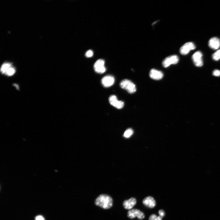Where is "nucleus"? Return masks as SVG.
Returning <instances> with one entry per match:
<instances>
[{"instance_id":"obj_4","label":"nucleus","mask_w":220,"mask_h":220,"mask_svg":"<svg viewBox=\"0 0 220 220\" xmlns=\"http://www.w3.org/2000/svg\"><path fill=\"white\" fill-rule=\"evenodd\" d=\"M127 216L131 219H133L137 217L140 220L142 219L145 217L144 213L136 209L130 210L127 212Z\"/></svg>"},{"instance_id":"obj_6","label":"nucleus","mask_w":220,"mask_h":220,"mask_svg":"<svg viewBox=\"0 0 220 220\" xmlns=\"http://www.w3.org/2000/svg\"><path fill=\"white\" fill-rule=\"evenodd\" d=\"M109 101L111 105L118 109L122 108L124 106V102L118 100L115 95H111L109 98Z\"/></svg>"},{"instance_id":"obj_7","label":"nucleus","mask_w":220,"mask_h":220,"mask_svg":"<svg viewBox=\"0 0 220 220\" xmlns=\"http://www.w3.org/2000/svg\"><path fill=\"white\" fill-rule=\"evenodd\" d=\"M196 48L195 46L192 42H187L184 44L180 49V52L183 55L187 54L191 50H193Z\"/></svg>"},{"instance_id":"obj_21","label":"nucleus","mask_w":220,"mask_h":220,"mask_svg":"<svg viewBox=\"0 0 220 220\" xmlns=\"http://www.w3.org/2000/svg\"><path fill=\"white\" fill-rule=\"evenodd\" d=\"M213 74L215 76H220V71L218 70H215L213 71Z\"/></svg>"},{"instance_id":"obj_14","label":"nucleus","mask_w":220,"mask_h":220,"mask_svg":"<svg viewBox=\"0 0 220 220\" xmlns=\"http://www.w3.org/2000/svg\"><path fill=\"white\" fill-rule=\"evenodd\" d=\"M12 66V65L10 63H5L3 64L1 68V72L2 74H5L8 69Z\"/></svg>"},{"instance_id":"obj_2","label":"nucleus","mask_w":220,"mask_h":220,"mask_svg":"<svg viewBox=\"0 0 220 220\" xmlns=\"http://www.w3.org/2000/svg\"><path fill=\"white\" fill-rule=\"evenodd\" d=\"M120 86L122 89L125 90L130 94L134 93L136 90L135 85L128 80H122L120 83Z\"/></svg>"},{"instance_id":"obj_16","label":"nucleus","mask_w":220,"mask_h":220,"mask_svg":"<svg viewBox=\"0 0 220 220\" xmlns=\"http://www.w3.org/2000/svg\"><path fill=\"white\" fill-rule=\"evenodd\" d=\"M15 71V68L12 66L8 69L5 75L8 76H12L14 74Z\"/></svg>"},{"instance_id":"obj_22","label":"nucleus","mask_w":220,"mask_h":220,"mask_svg":"<svg viewBox=\"0 0 220 220\" xmlns=\"http://www.w3.org/2000/svg\"><path fill=\"white\" fill-rule=\"evenodd\" d=\"M35 220H44V219L43 216L39 215L35 217Z\"/></svg>"},{"instance_id":"obj_1","label":"nucleus","mask_w":220,"mask_h":220,"mask_svg":"<svg viewBox=\"0 0 220 220\" xmlns=\"http://www.w3.org/2000/svg\"><path fill=\"white\" fill-rule=\"evenodd\" d=\"M95 204L105 209H108L112 207V200L109 195L101 194L96 199Z\"/></svg>"},{"instance_id":"obj_8","label":"nucleus","mask_w":220,"mask_h":220,"mask_svg":"<svg viewBox=\"0 0 220 220\" xmlns=\"http://www.w3.org/2000/svg\"><path fill=\"white\" fill-rule=\"evenodd\" d=\"M202 54L200 51H197L192 56V59L195 65L197 67H201L203 65Z\"/></svg>"},{"instance_id":"obj_5","label":"nucleus","mask_w":220,"mask_h":220,"mask_svg":"<svg viewBox=\"0 0 220 220\" xmlns=\"http://www.w3.org/2000/svg\"><path fill=\"white\" fill-rule=\"evenodd\" d=\"M105 63V61L103 59H99L96 61L94 65V68L97 73L102 74L105 72L106 69Z\"/></svg>"},{"instance_id":"obj_12","label":"nucleus","mask_w":220,"mask_h":220,"mask_svg":"<svg viewBox=\"0 0 220 220\" xmlns=\"http://www.w3.org/2000/svg\"><path fill=\"white\" fill-rule=\"evenodd\" d=\"M208 45L211 48L217 50L220 47V40L216 37H213L209 40Z\"/></svg>"},{"instance_id":"obj_9","label":"nucleus","mask_w":220,"mask_h":220,"mask_svg":"<svg viewBox=\"0 0 220 220\" xmlns=\"http://www.w3.org/2000/svg\"><path fill=\"white\" fill-rule=\"evenodd\" d=\"M102 84L105 87L108 88L113 85L115 82L114 77L111 75L105 76L101 80Z\"/></svg>"},{"instance_id":"obj_19","label":"nucleus","mask_w":220,"mask_h":220,"mask_svg":"<svg viewBox=\"0 0 220 220\" xmlns=\"http://www.w3.org/2000/svg\"><path fill=\"white\" fill-rule=\"evenodd\" d=\"M93 51L91 50H89L86 53V57L88 58H90L93 56Z\"/></svg>"},{"instance_id":"obj_18","label":"nucleus","mask_w":220,"mask_h":220,"mask_svg":"<svg viewBox=\"0 0 220 220\" xmlns=\"http://www.w3.org/2000/svg\"><path fill=\"white\" fill-rule=\"evenodd\" d=\"M162 218L161 216H157L155 214L151 215L149 218V220H162Z\"/></svg>"},{"instance_id":"obj_11","label":"nucleus","mask_w":220,"mask_h":220,"mask_svg":"<svg viewBox=\"0 0 220 220\" xmlns=\"http://www.w3.org/2000/svg\"><path fill=\"white\" fill-rule=\"evenodd\" d=\"M142 202L146 207L150 208H154L156 205V202L154 198L151 196H148L143 200Z\"/></svg>"},{"instance_id":"obj_15","label":"nucleus","mask_w":220,"mask_h":220,"mask_svg":"<svg viewBox=\"0 0 220 220\" xmlns=\"http://www.w3.org/2000/svg\"><path fill=\"white\" fill-rule=\"evenodd\" d=\"M213 59L216 61L219 60L220 59V49L215 52L212 55Z\"/></svg>"},{"instance_id":"obj_10","label":"nucleus","mask_w":220,"mask_h":220,"mask_svg":"<svg viewBox=\"0 0 220 220\" xmlns=\"http://www.w3.org/2000/svg\"><path fill=\"white\" fill-rule=\"evenodd\" d=\"M150 76L151 78L153 80H159L163 78V75L161 71L152 69L150 71Z\"/></svg>"},{"instance_id":"obj_17","label":"nucleus","mask_w":220,"mask_h":220,"mask_svg":"<svg viewBox=\"0 0 220 220\" xmlns=\"http://www.w3.org/2000/svg\"><path fill=\"white\" fill-rule=\"evenodd\" d=\"M133 133V131L131 129L127 130L124 133V136L126 138H129L131 137Z\"/></svg>"},{"instance_id":"obj_13","label":"nucleus","mask_w":220,"mask_h":220,"mask_svg":"<svg viewBox=\"0 0 220 220\" xmlns=\"http://www.w3.org/2000/svg\"><path fill=\"white\" fill-rule=\"evenodd\" d=\"M136 200L134 198H131L128 200L124 201L123 203L124 208L126 209L130 210L136 204Z\"/></svg>"},{"instance_id":"obj_20","label":"nucleus","mask_w":220,"mask_h":220,"mask_svg":"<svg viewBox=\"0 0 220 220\" xmlns=\"http://www.w3.org/2000/svg\"><path fill=\"white\" fill-rule=\"evenodd\" d=\"M158 213L159 214V216L162 218H163L165 215V213L163 210H160L158 212Z\"/></svg>"},{"instance_id":"obj_3","label":"nucleus","mask_w":220,"mask_h":220,"mask_svg":"<svg viewBox=\"0 0 220 220\" xmlns=\"http://www.w3.org/2000/svg\"><path fill=\"white\" fill-rule=\"evenodd\" d=\"M179 58L176 55H172L165 58L162 62V65L163 67L167 68L171 65L177 64L179 61Z\"/></svg>"}]
</instances>
